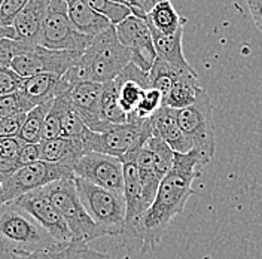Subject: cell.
Instances as JSON below:
<instances>
[{
    "label": "cell",
    "mask_w": 262,
    "mask_h": 259,
    "mask_svg": "<svg viewBox=\"0 0 262 259\" xmlns=\"http://www.w3.org/2000/svg\"><path fill=\"white\" fill-rule=\"evenodd\" d=\"M18 206L27 210L33 218L48 231L49 234L58 242L73 240L72 231L67 225L66 219L52 200L47 194L45 188H37L30 192H26L14 200Z\"/></svg>",
    "instance_id": "obj_13"
},
{
    "label": "cell",
    "mask_w": 262,
    "mask_h": 259,
    "mask_svg": "<svg viewBox=\"0 0 262 259\" xmlns=\"http://www.w3.org/2000/svg\"><path fill=\"white\" fill-rule=\"evenodd\" d=\"M101 116L109 124H124L127 122L128 115L122 109L119 97H118V85L112 79L103 83V94H101Z\"/></svg>",
    "instance_id": "obj_27"
},
{
    "label": "cell",
    "mask_w": 262,
    "mask_h": 259,
    "mask_svg": "<svg viewBox=\"0 0 262 259\" xmlns=\"http://www.w3.org/2000/svg\"><path fill=\"white\" fill-rule=\"evenodd\" d=\"M0 259H52L48 252H6L0 249Z\"/></svg>",
    "instance_id": "obj_37"
},
{
    "label": "cell",
    "mask_w": 262,
    "mask_h": 259,
    "mask_svg": "<svg viewBox=\"0 0 262 259\" xmlns=\"http://www.w3.org/2000/svg\"><path fill=\"white\" fill-rule=\"evenodd\" d=\"M3 2H5V0H0V6H2V5H3Z\"/></svg>",
    "instance_id": "obj_41"
},
{
    "label": "cell",
    "mask_w": 262,
    "mask_h": 259,
    "mask_svg": "<svg viewBox=\"0 0 262 259\" xmlns=\"http://www.w3.org/2000/svg\"><path fill=\"white\" fill-rule=\"evenodd\" d=\"M115 27L121 44L130 51L131 61L145 72H149L158 55L146 19L130 15Z\"/></svg>",
    "instance_id": "obj_12"
},
{
    "label": "cell",
    "mask_w": 262,
    "mask_h": 259,
    "mask_svg": "<svg viewBox=\"0 0 262 259\" xmlns=\"http://www.w3.org/2000/svg\"><path fill=\"white\" fill-rule=\"evenodd\" d=\"M160 2H163V0H119V3L130 8L133 15L140 16L145 19H146L147 12Z\"/></svg>",
    "instance_id": "obj_36"
},
{
    "label": "cell",
    "mask_w": 262,
    "mask_h": 259,
    "mask_svg": "<svg viewBox=\"0 0 262 259\" xmlns=\"http://www.w3.org/2000/svg\"><path fill=\"white\" fill-rule=\"evenodd\" d=\"M5 203V197H3V189H2V183H0V206Z\"/></svg>",
    "instance_id": "obj_40"
},
{
    "label": "cell",
    "mask_w": 262,
    "mask_h": 259,
    "mask_svg": "<svg viewBox=\"0 0 262 259\" xmlns=\"http://www.w3.org/2000/svg\"><path fill=\"white\" fill-rule=\"evenodd\" d=\"M70 88V83L64 76L57 73H37L29 78H24L19 91L33 103V106L43 101L54 100L57 96L63 94Z\"/></svg>",
    "instance_id": "obj_17"
},
{
    "label": "cell",
    "mask_w": 262,
    "mask_h": 259,
    "mask_svg": "<svg viewBox=\"0 0 262 259\" xmlns=\"http://www.w3.org/2000/svg\"><path fill=\"white\" fill-rule=\"evenodd\" d=\"M247 8L255 26L262 33V0H247Z\"/></svg>",
    "instance_id": "obj_38"
},
{
    "label": "cell",
    "mask_w": 262,
    "mask_h": 259,
    "mask_svg": "<svg viewBox=\"0 0 262 259\" xmlns=\"http://www.w3.org/2000/svg\"><path fill=\"white\" fill-rule=\"evenodd\" d=\"M81 54L73 51H58L49 49L36 44L32 48L11 61V67L23 78H29L37 73H57L64 75L66 72L76 64Z\"/></svg>",
    "instance_id": "obj_10"
},
{
    "label": "cell",
    "mask_w": 262,
    "mask_h": 259,
    "mask_svg": "<svg viewBox=\"0 0 262 259\" xmlns=\"http://www.w3.org/2000/svg\"><path fill=\"white\" fill-rule=\"evenodd\" d=\"M152 136L150 119H133L124 124H112L101 133L88 130L82 137L86 152H101L121 158L146 143Z\"/></svg>",
    "instance_id": "obj_6"
},
{
    "label": "cell",
    "mask_w": 262,
    "mask_h": 259,
    "mask_svg": "<svg viewBox=\"0 0 262 259\" xmlns=\"http://www.w3.org/2000/svg\"><path fill=\"white\" fill-rule=\"evenodd\" d=\"M67 3V11L70 21L75 29L86 36H97L98 33L104 32L111 26H114L104 15H101L96 9H93L85 0H64Z\"/></svg>",
    "instance_id": "obj_20"
},
{
    "label": "cell",
    "mask_w": 262,
    "mask_h": 259,
    "mask_svg": "<svg viewBox=\"0 0 262 259\" xmlns=\"http://www.w3.org/2000/svg\"><path fill=\"white\" fill-rule=\"evenodd\" d=\"M57 243L45 228L15 201L0 206V249L6 252H49Z\"/></svg>",
    "instance_id": "obj_3"
},
{
    "label": "cell",
    "mask_w": 262,
    "mask_h": 259,
    "mask_svg": "<svg viewBox=\"0 0 262 259\" xmlns=\"http://www.w3.org/2000/svg\"><path fill=\"white\" fill-rule=\"evenodd\" d=\"M49 0H30L12 23L18 40L39 44Z\"/></svg>",
    "instance_id": "obj_18"
},
{
    "label": "cell",
    "mask_w": 262,
    "mask_h": 259,
    "mask_svg": "<svg viewBox=\"0 0 262 259\" xmlns=\"http://www.w3.org/2000/svg\"><path fill=\"white\" fill-rule=\"evenodd\" d=\"M146 23L163 34H173L185 26L186 19L178 14L170 0H163L147 12Z\"/></svg>",
    "instance_id": "obj_23"
},
{
    "label": "cell",
    "mask_w": 262,
    "mask_h": 259,
    "mask_svg": "<svg viewBox=\"0 0 262 259\" xmlns=\"http://www.w3.org/2000/svg\"><path fill=\"white\" fill-rule=\"evenodd\" d=\"M178 119L183 131L191 137L194 147L198 149L206 162L212 161L214 155V124L210 96L203 90L194 104L178 109Z\"/></svg>",
    "instance_id": "obj_9"
},
{
    "label": "cell",
    "mask_w": 262,
    "mask_h": 259,
    "mask_svg": "<svg viewBox=\"0 0 262 259\" xmlns=\"http://www.w3.org/2000/svg\"><path fill=\"white\" fill-rule=\"evenodd\" d=\"M75 183L82 203L93 221L103 229L106 235H119L125 229V198L124 194L115 192L91 183L82 178H75Z\"/></svg>",
    "instance_id": "obj_4"
},
{
    "label": "cell",
    "mask_w": 262,
    "mask_h": 259,
    "mask_svg": "<svg viewBox=\"0 0 262 259\" xmlns=\"http://www.w3.org/2000/svg\"><path fill=\"white\" fill-rule=\"evenodd\" d=\"M43 188L52 203L63 214L75 240L90 243L98 237L106 235L85 209L75 183V178L60 179Z\"/></svg>",
    "instance_id": "obj_5"
},
{
    "label": "cell",
    "mask_w": 262,
    "mask_h": 259,
    "mask_svg": "<svg viewBox=\"0 0 262 259\" xmlns=\"http://www.w3.org/2000/svg\"><path fill=\"white\" fill-rule=\"evenodd\" d=\"M124 164V198H125V229L124 235L134 237L149 204L145 200L139 167L134 160H121Z\"/></svg>",
    "instance_id": "obj_15"
},
{
    "label": "cell",
    "mask_w": 262,
    "mask_h": 259,
    "mask_svg": "<svg viewBox=\"0 0 262 259\" xmlns=\"http://www.w3.org/2000/svg\"><path fill=\"white\" fill-rule=\"evenodd\" d=\"M150 127L152 136H157L163 139L170 147H173L174 152H189L194 149V143L191 137L183 131L178 119V109H173L167 104L150 116Z\"/></svg>",
    "instance_id": "obj_16"
},
{
    "label": "cell",
    "mask_w": 262,
    "mask_h": 259,
    "mask_svg": "<svg viewBox=\"0 0 262 259\" xmlns=\"http://www.w3.org/2000/svg\"><path fill=\"white\" fill-rule=\"evenodd\" d=\"M93 9H96L101 15H104L114 26L124 21L127 16L133 15L128 6L122 3H116L112 0H85Z\"/></svg>",
    "instance_id": "obj_29"
},
{
    "label": "cell",
    "mask_w": 262,
    "mask_h": 259,
    "mask_svg": "<svg viewBox=\"0 0 262 259\" xmlns=\"http://www.w3.org/2000/svg\"><path fill=\"white\" fill-rule=\"evenodd\" d=\"M23 76H19L11 66H0V96L18 91L23 83Z\"/></svg>",
    "instance_id": "obj_33"
},
{
    "label": "cell",
    "mask_w": 262,
    "mask_h": 259,
    "mask_svg": "<svg viewBox=\"0 0 262 259\" xmlns=\"http://www.w3.org/2000/svg\"><path fill=\"white\" fill-rule=\"evenodd\" d=\"M73 171L78 178L124 194V164L118 157L91 150L78 160Z\"/></svg>",
    "instance_id": "obj_11"
},
{
    "label": "cell",
    "mask_w": 262,
    "mask_h": 259,
    "mask_svg": "<svg viewBox=\"0 0 262 259\" xmlns=\"http://www.w3.org/2000/svg\"><path fill=\"white\" fill-rule=\"evenodd\" d=\"M183 72H188V70H182L179 67L170 64V63H167V61H164V60L157 57L152 69L149 70L150 87L160 90L163 93L164 101H165V98L168 96V93L171 91L174 82L179 79V76Z\"/></svg>",
    "instance_id": "obj_26"
},
{
    "label": "cell",
    "mask_w": 262,
    "mask_h": 259,
    "mask_svg": "<svg viewBox=\"0 0 262 259\" xmlns=\"http://www.w3.org/2000/svg\"><path fill=\"white\" fill-rule=\"evenodd\" d=\"M40 158V142L39 143H27L24 142V145L21 147L19 154H18V165H27L34 161H39Z\"/></svg>",
    "instance_id": "obj_35"
},
{
    "label": "cell",
    "mask_w": 262,
    "mask_h": 259,
    "mask_svg": "<svg viewBox=\"0 0 262 259\" xmlns=\"http://www.w3.org/2000/svg\"><path fill=\"white\" fill-rule=\"evenodd\" d=\"M33 45H36V44L18 40V39L2 37L0 39V66H9L14 57L29 51Z\"/></svg>",
    "instance_id": "obj_31"
},
{
    "label": "cell",
    "mask_w": 262,
    "mask_h": 259,
    "mask_svg": "<svg viewBox=\"0 0 262 259\" xmlns=\"http://www.w3.org/2000/svg\"><path fill=\"white\" fill-rule=\"evenodd\" d=\"M165 104L164 101L163 93L154 87L147 88L145 91V96L140 100L139 106L136 107L134 112L128 114L127 121H133V119H150V116L157 114L161 107Z\"/></svg>",
    "instance_id": "obj_28"
},
{
    "label": "cell",
    "mask_w": 262,
    "mask_h": 259,
    "mask_svg": "<svg viewBox=\"0 0 262 259\" xmlns=\"http://www.w3.org/2000/svg\"><path fill=\"white\" fill-rule=\"evenodd\" d=\"M54 100L43 101L40 104H36L32 111L26 115L23 128L19 131L18 137L27 143H39L42 140V131H43V122L48 115L49 109L52 106Z\"/></svg>",
    "instance_id": "obj_24"
},
{
    "label": "cell",
    "mask_w": 262,
    "mask_h": 259,
    "mask_svg": "<svg viewBox=\"0 0 262 259\" xmlns=\"http://www.w3.org/2000/svg\"><path fill=\"white\" fill-rule=\"evenodd\" d=\"M67 94L73 107L76 109L88 128L101 133L112 125L106 122L101 116L103 83L94 81L75 82L67 90Z\"/></svg>",
    "instance_id": "obj_14"
},
{
    "label": "cell",
    "mask_w": 262,
    "mask_h": 259,
    "mask_svg": "<svg viewBox=\"0 0 262 259\" xmlns=\"http://www.w3.org/2000/svg\"><path fill=\"white\" fill-rule=\"evenodd\" d=\"M52 259H114L107 253H100L91 249L86 242L82 240H70L60 242L48 252Z\"/></svg>",
    "instance_id": "obj_25"
},
{
    "label": "cell",
    "mask_w": 262,
    "mask_h": 259,
    "mask_svg": "<svg viewBox=\"0 0 262 259\" xmlns=\"http://www.w3.org/2000/svg\"><path fill=\"white\" fill-rule=\"evenodd\" d=\"M63 136V125H61V112L60 106L54 98V103L49 109L48 115L43 122V131H42V140L43 139H55Z\"/></svg>",
    "instance_id": "obj_32"
},
{
    "label": "cell",
    "mask_w": 262,
    "mask_h": 259,
    "mask_svg": "<svg viewBox=\"0 0 262 259\" xmlns=\"http://www.w3.org/2000/svg\"><path fill=\"white\" fill-rule=\"evenodd\" d=\"M33 107V103H30L19 90L0 96V118L16 114H27Z\"/></svg>",
    "instance_id": "obj_30"
},
{
    "label": "cell",
    "mask_w": 262,
    "mask_h": 259,
    "mask_svg": "<svg viewBox=\"0 0 262 259\" xmlns=\"http://www.w3.org/2000/svg\"><path fill=\"white\" fill-rule=\"evenodd\" d=\"M203 88L196 78V72H183L179 79L174 82L171 91L165 98V104L173 109H183L186 106L194 104Z\"/></svg>",
    "instance_id": "obj_22"
},
{
    "label": "cell",
    "mask_w": 262,
    "mask_h": 259,
    "mask_svg": "<svg viewBox=\"0 0 262 259\" xmlns=\"http://www.w3.org/2000/svg\"><path fill=\"white\" fill-rule=\"evenodd\" d=\"M2 37H9V39H18L16 37L15 29L12 26H2L0 24V39Z\"/></svg>",
    "instance_id": "obj_39"
},
{
    "label": "cell",
    "mask_w": 262,
    "mask_h": 259,
    "mask_svg": "<svg viewBox=\"0 0 262 259\" xmlns=\"http://www.w3.org/2000/svg\"><path fill=\"white\" fill-rule=\"evenodd\" d=\"M150 29L152 33V39H154V45L158 58H161L164 61L170 63V64L176 66L182 70H188V72H195L191 64L186 61L185 55H183V47H182V37H183V27L179 29L173 34H163L161 32Z\"/></svg>",
    "instance_id": "obj_21"
},
{
    "label": "cell",
    "mask_w": 262,
    "mask_h": 259,
    "mask_svg": "<svg viewBox=\"0 0 262 259\" xmlns=\"http://www.w3.org/2000/svg\"><path fill=\"white\" fill-rule=\"evenodd\" d=\"M207 162L198 149L189 152H174V161L170 171L160 183L152 206L145 213L134 239H139L145 247H152L165 234L170 222L183 213L189 197L194 194L192 182L200 178Z\"/></svg>",
    "instance_id": "obj_1"
},
{
    "label": "cell",
    "mask_w": 262,
    "mask_h": 259,
    "mask_svg": "<svg viewBox=\"0 0 262 259\" xmlns=\"http://www.w3.org/2000/svg\"><path fill=\"white\" fill-rule=\"evenodd\" d=\"M130 61V51L121 44L116 27L111 26L93 37L76 64L70 67L63 76L70 85L79 81L104 83L115 79Z\"/></svg>",
    "instance_id": "obj_2"
},
{
    "label": "cell",
    "mask_w": 262,
    "mask_h": 259,
    "mask_svg": "<svg viewBox=\"0 0 262 259\" xmlns=\"http://www.w3.org/2000/svg\"><path fill=\"white\" fill-rule=\"evenodd\" d=\"M83 154H86L82 139L55 137L40 140V158L49 162L64 164L73 168Z\"/></svg>",
    "instance_id": "obj_19"
},
{
    "label": "cell",
    "mask_w": 262,
    "mask_h": 259,
    "mask_svg": "<svg viewBox=\"0 0 262 259\" xmlns=\"http://www.w3.org/2000/svg\"><path fill=\"white\" fill-rule=\"evenodd\" d=\"M72 178H76L73 168L64 164L39 160L32 164L23 165L2 182L5 203L14 201L23 194L37 188H43L55 180Z\"/></svg>",
    "instance_id": "obj_8"
},
{
    "label": "cell",
    "mask_w": 262,
    "mask_h": 259,
    "mask_svg": "<svg viewBox=\"0 0 262 259\" xmlns=\"http://www.w3.org/2000/svg\"><path fill=\"white\" fill-rule=\"evenodd\" d=\"M30 0H5L0 6V24L2 26H12L16 15L24 9V6Z\"/></svg>",
    "instance_id": "obj_34"
},
{
    "label": "cell",
    "mask_w": 262,
    "mask_h": 259,
    "mask_svg": "<svg viewBox=\"0 0 262 259\" xmlns=\"http://www.w3.org/2000/svg\"><path fill=\"white\" fill-rule=\"evenodd\" d=\"M91 40V36L82 34L75 29L64 0H49L39 45L49 49L73 51L82 54L88 48Z\"/></svg>",
    "instance_id": "obj_7"
}]
</instances>
